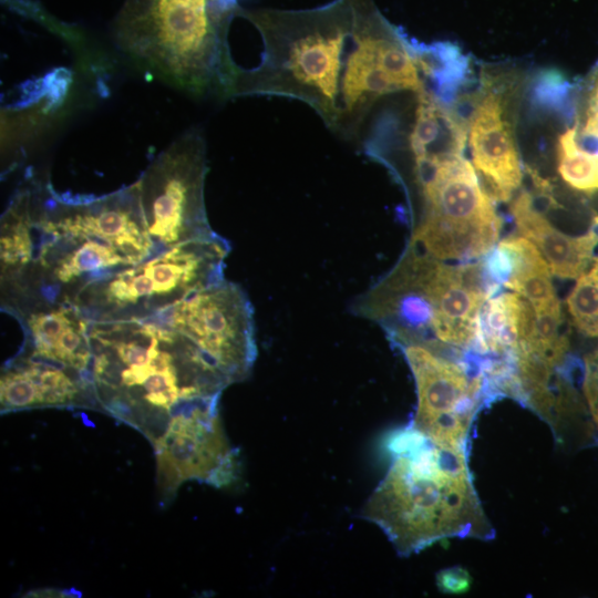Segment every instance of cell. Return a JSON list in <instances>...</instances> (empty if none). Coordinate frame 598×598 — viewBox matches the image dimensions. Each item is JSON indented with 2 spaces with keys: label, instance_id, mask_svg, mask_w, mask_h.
I'll use <instances>...</instances> for the list:
<instances>
[{
  "label": "cell",
  "instance_id": "1",
  "mask_svg": "<svg viewBox=\"0 0 598 598\" xmlns=\"http://www.w3.org/2000/svg\"><path fill=\"white\" fill-rule=\"evenodd\" d=\"M262 39L260 63L235 64L224 94L274 95L308 104L346 140L382 96L427 89L416 42L390 23L373 0H332L300 10L243 9Z\"/></svg>",
  "mask_w": 598,
  "mask_h": 598
},
{
  "label": "cell",
  "instance_id": "2",
  "mask_svg": "<svg viewBox=\"0 0 598 598\" xmlns=\"http://www.w3.org/2000/svg\"><path fill=\"white\" fill-rule=\"evenodd\" d=\"M391 465L361 516L378 525L402 556L452 537L489 539L466 451L434 444L411 425L388 440Z\"/></svg>",
  "mask_w": 598,
  "mask_h": 598
},
{
  "label": "cell",
  "instance_id": "3",
  "mask_svg": "<svg viewBox=\"0 0 598 598\" xmlns=\"http://www.w3.org/2000/svg\"><path fill=\"white\" fill-rule=\"evenodd\" d=\"M236 0H125L113 32L140 66L192 93L220 91L233 60L227 44Z\"/></svg>",
  "mask_w": 598,
  "mask_h": 598
},
{
  "label": "cell",
  "instance_id": "4",
  "mask_svg": "<svg viewBox=\"0 0 598 598\" xmlns=\"http://www.w3.org/2000/svg\"><path fill=\"white\" fill-rule=\"evenodd\" d=\"M422 208L411 246L439 260H473L497 243L502 219L464 151L411 156Z\"/></svg>",
  "mask_w": 598,
  "mask_h": 598
},
{
  "label": "cell",
  "instance_id": "5",
  "mask_svg": "<svg viewBox=\"0 0 598 598\" xmlns=\"http://www.w3.org/2000/svg\"><path fill=\"white\" fill-rule=\"evenodd\" d=\"M405 292L429 331L425 347L475 344L484 302L499 289L486 279L483 261L450 265L411 246L384 277Z\"/></svg>",
  "mask_w": 598,
  "mask_h": 598
},
{
  "label": "cell",
  "instance_id": "6",
  "mask_svg": "<svg viewBox=\"0 0 598 598\" xmlns=\"http://www.w3.org/2000/svg\"><path fill=\"white\" fill-rule=\"evenodd\" d=\"M178 302L175 330L193 343L202 363L229 382L244 379L256 358L252 308L236 285L195 287Z\"/></svg>",
  "mask_w": 598,
  "mask_h": 598
},
{
  "label": "cell",
  "instance_id": "7",
  "mask_svg": "<svg viewBox=\"0 0 598 598\" xmlns=\"http://www.w3.org/2000/svg\"><path fill=\"white\" fill-rule=\"evenodd\" d=\"M205 141L188 131L161 153L138 184L146 227L152 235L176 241L208 236L203 187L206 174Z\"/></svg>",
  "mask_w": 598,
  "mask_h": 598
},
{
  "label": "cell",
  "instance_id": "8",
  "mask_svg": "<svg viewBox=\"0 0 598 598\" xmlns=\"http://www.w3.org/2000/svg\"><path fill=\"white\" fill-rule=\"evenodd\" d=\"M413 373L417 404L411 426L439 446L465 450L485 374L421 344L401 347Z\"/></svg>",
  "mask_w": 598,
  "mask_h": 598
},
{
  "label": "cell",
  "instance_id": "9",
  "mask_svg": "<svg viewBox=\"0 0 598 598\" xmlns=\"http://www.w3.org/2000/svg\"><path fill=\"white\" fill-rule=\"evenodd\" d=\"M481 86L462 100L470 106L467 144L471 163L494 202H508L520 187L523 164L508 112L507 82L502 74H482Z\"/></svg>",
  "mask_w": 598,
  "mask_h": 598
},
{
  "label": "cell",
  "instance_id": "10",
  "mask_svg": "<svg viewBox=\"0 0 598 598\" xmlns=\"http://www.w3.org/2000/svg\"><path fill=\"white\" fill-rule=\"evenodd\" d=\"M511 212L519 235L536 246L553 275L576 279L594 261V251L598 246V216L592 218L591 227L585 235L573 237L553 226L536 208L532 195L526 190L515 197Z\"/></svg>",
  "mask_w": 598,
  "mask_h": 598
},
{
  "label": "cell",
  "instance_id": "11",
  "mask_svg": "<svg viewBox=\"0 0 598 598\" xmlns=\"http://www.w3.org/2000/svg\"><path fill=\"white\" fill-rule=\"evenodd\" d=\"M522 298L517 292H503L484 302L475 339L481 353L515 359Z\"/></svg>",
  "mask_w": 598,
  "mask_h": 598
},
{
  "label": "cell",
  "instance_id": "12",
  "mask_svg": "<svg viewBox=\"0 0 598 598\" xmlns=\"http://www.w3.org/2000/svg\"><path fill=\"white\" fill-rule=\"evenodd\" d=\"M557 173L573 190L591 196L598 193V156L584 150L576 140L574 126L557 137Z\"/></svg>",
  "mask_w": 598,
  "mask_h": 598
},
{
  "label": "cell",
  "instance_id": "13",
  "mask_svg": "<svg viewBox=\"0 0 598 598\" xmlns=\"http://www.w3.org/2000/svg\"><path fill=\"white\" fill-rule=\"evenodd\" d=\"M566 305L575 327L588 337L598 338V256L589 270L577 278Z\"/></svg>",
  "mask_w": 598,
  "mask_h": 598
},
{
  "label": "cell",
  "instance_id": "14",
  "mask_svg": "<svg viewBox=\"0 0 598 598\" xmlns=\"http://www.w3.org/2000/svg\"><path fill=\"white\" fill-rule=\"evenodd\" d=\"M574 118L578 144L598 155V61L577 91Z\"/></svg>",
  "mask_w": 598,
  "mask_h": 598
},
{
  "label": "cell",
  "instance_id": "15",
  "mask_svg": "<svg viewBox=\"0 0 598 598\" xmlns=\"http://www.w3.org/2000/svg\"><path fill=\"white\" fill-rule=\"evenodd\" d=\"M126 264L125 259L117 251L110 250L93 241L82 245L75 252L64 258L55 269L56 277L66 282L74 276L83 271L96 270L100 268Z\"/></svg>",
  "mask_w": 598,
  "mask_h": 598
},
{
  "label": "cell",
  "instance_id": "16",
  "mask_svg": "<svg viewBox=\"0 0 598 598\" xmlns=\"http://www.w3.org/2000/svg\"><path fill=\"white\" fill-rule=\"evenodd\" d=\"M42 404L37 385L23 372H9L1 379V405L23 409Z\"/></svg>",
  "mask_w": 598,
  "mask_h": 598
},
{
  "label": "cell",
  "instance_id": "17",
  "mask_svg": "<svg viewBox=\"0 0 598 598\" xmlns=\"http://www.w3.org/2000/svg\"><path fill=\"white\" fill-rule=\"evenodd\" d=\"M71 322L63 310L31 317L30 327L38 352L54 357L58 338Z\"/></svg>",
  "mask_w": 598,
  "mask_h": 598
},
{
  "label": "cell",
  "instance_id": "18",
  "mask_svg": "<svg viewBox=\"0 0 598 598\" xmlns=\"http://www.w3.org/2000/svg\"><path fill=\"white\" fill-rule=\"evenodd\" d=\"M584 394L598 425V349L585 357Z\"/></svg>",
  "mask_w": 598,
  "mask_h": 598
},
{
  "label": "cell",
  "instance_id": "19",
  "mask_svg": "<svg viewBox=\"0 0 598 598\" xmlns=\"http://www.w3.org/2000/svg\"><path fill=\"white\" fill-rule=\"evenodd\" d=\"M158 339L153 337L152 343L147 347L136 342H120L115 346L116 353L121 361L127 365H146L158 353Z\"/></svg>",
  "mask_w": 598,
  "mask_h": 598
},
{
  "label": "cell",
  "instance_id": "20",
  "mask_svg": "<svg viewBox=\"0 0 598 598\" xmlns=\"http://www.w3.org/2000/svg\"><path fill=\"white\" fill-rule=\"evenodd\" d=\"M436 582L445 594H465L468 591L472 579L467 570L461 567H451L440 571Z\"/></svg>",
  "mask_w": 598,
  "mask_h": 598
},
{
  "label": "cell",
  "instance_id": "21",
  "mask_svg": "<svg viewBox=\"0 0 598 598\" xmlns=\"http://www.w3.org/2000/svg\"><path fill=\"white\" fill-rule=\"evenodd\" d=\"M40 293L48 302H54L59 293V286L51 283L42 285Z\"/></svg>",
  "mask_w": 598,
  "mask_h": 598
},
{
  "label": "cell",
  "instance_id": "22",
  "mask_svg": "<svg viewBox=\"0 0 598 598\" xmlns=\"http://www.w3.org/2000/svg\"><path fill=\"white\" fill-rule=\"evenodd\" d=\"M32 597H64L61 594H65V591L61 590H53V589H39L30 592Z\"/></svg>",
  "mask_w": 598,
  "mask_h": 598
}]
</instances>
